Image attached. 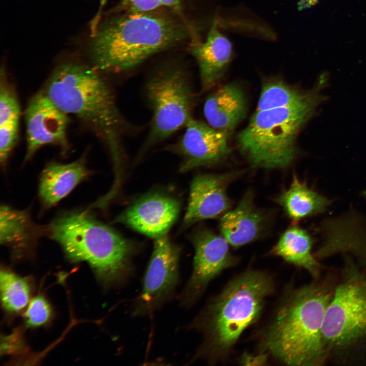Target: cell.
<instances>
[{"mask_svg":"<svg viewBox=\"0 0 366 366\" xmlns=\"http://www.w3.org/2000/svg\"><path fill=\"white\" fill-rule=\"evenodd\" d=\"M203 111L208 125L229 134L246 114L244 93L236 84L221 86L207 97Z\"/></svg>","mask_w":366,"mask_h":366,"instance_id":"obj_16","label":"cell"},{"mask_svg":"<svg viewBox=\"0 0 366 366\" xmlns=\"http://www.w3.org/2000/svg\"><path fill=\"white\" fill-rule=\"evenodd\" d=\"M47 231L70 260L87 262L104 285L121 283L131 273L133 244L87 211L62 216Z\"/></svg>","mask_w":366,"mask_h":366,"instance_id":"obj_6","label":"cell"},{"mask_svg":"<svg viewBox=\"0 0 366 366\" xmlns=\"http://www.w3.org/2000/svg\"><path fill=\"white\" fill-rule=\"evenodd\" d=\"M264 218L255 206L253 195L249 191L238 205L222 217L220 228L222 236L234 247L255 240L263 230Z\"/></svg>","mask_w":366,"mask_h":366,"instance_id":"obj_17","label":"cell"},{"mask_svg":"<svg viewBox=\"0 0 366 366\" xmlns=\"http://www.w3.org/2000/svg\"><path fill=\"white\" fill-rule=\"evenodd\" d=\"M338 279L329 272L292 290L265 330L260 352L289 365L327 364L322 328Z\"/></svg>","mask_w":366,"mask_h":366,"instance_id":"obj_1","label":"cell"},{"mask_svg":"<svg viewBox=\"0 0 366 366\" xmlns=\"http://www.w3.org/2000/svg\"><path fill=\"white\" fill-rule=\"evenodd\" d=\"M320 103L256 110L237 136L240 150L253 167H288L296 155L298 132Z\"/></svg>","mask_w":366,"mask_h":366,"instance_id":"obj_7","label":"cell"},{"mask_svg":"<svg viewBox=\"0 0 366 366\" xmlns=\"http://www.w3.org/2000/svg\"><path fill=\"white\" fill-rule=\"evenodd\" d=\"M179 210L180 204L176 199L162 194L154 193L131 204L115 219L114 222L155 239L167 234Z\"/></svg>","mask_w":366,"mask_h":366,"instance_id":"obj_13","label":"cell"},{"mask_svg":"<svg viewBox=\"0 0 366 366\" xmlns=\"http://www.w3.org/2000/svg\"><path fill=\"white\" fill-rule=\"evenodd\" d=\"M144 91L152 118L140 156L186 126L192 118L195 98L187 73L175 66L161 68L152 74Z\"/></svg>","mask_w":366,"mask_h":366,"instance_id":"obj_8","label":"cell"},{"mask_svg":"<svg viewBox=\"0 0 366 366\" xmlns=\"http://www.w3.org/2000/svg\"><path fill=\"white\" fill-rule=\"evenodd\" d=\"M52 315L51 308L46 299L39 295L28 303L24 318L28 326L37 327L46 323Z\"/></svg>","mask_w":366,"mask_h":366,"instance_id":"obj_25","label":"cell"},{"mask_svg":"<svg viewBox=\"0 0 366 366\" xmlns=\"http://www.w3.org/2000/svg\"><path fill=\"white\" fill-rule=\"evenodd\" d=\"M237 175L236 172H230L196 176L190 186L184 225L187 226L201 220L217 218L228 211L231 203L227 189Z\"/></svg>","mask_w":366,"mask_h":366,"instance_id":"obj_14","label":"cell"},{"mask_svg":"<svg viewBox=\"0 0 366 366\" xmlns=\"http://www.w3.org/2000/svg\"><path fill=\"white\" fill-rule=\"evenodd\" d=\"M160 0H121L120 8L126 12H150L162 6Z\"/></svg>","mask_w":366,"mask_h":366,"instance_id":"obj_27","label":"cell"},{"mask_svg":"<svg viewBox=\"0 0 366 366\" xmlns=\"http://www.w3.org/2000/svg\"><path fill=\"white\" fill-rule=\"evenodd\" d=\"M278 200L288 217L296 222L323 214L332 203V200L310 187L295 175L289 188L281 194Z\"/></svg>","mask_w":366,"mask_h":366,"instance_id":"obj_20","label":"cell"},{"mask_svg":"<svg viewBox=\"0 0 366 366\" xmlns=\"http://www.w3.org/2000/svg\"><path fill=\"white\" fill-rule=\"evenodd\" d=\"M98 71L77 63L63 64L54 71L44 92L60 110L77 117L102 138L109 149L115 176L120 177L121 138L126 121Z\"/></svg>","mask_w":366,"mask_h":366,"instance_id":"obj_3","label":"cell"},{"mask_svg":"<svg viewBox=\"0 0 366 366\" xmlns=\"http://www.w3.org/2000/svg\"><path fill=\"white\" fill-rule=\"evenodd\" d=\"M179 249L167 234L155 239L142 291L133 314L146 315L158 308L171 295L178 280Z\"/></svg>","mask_w":366,"mask_h":366,"instance_id":"obj_9","label":"cell"},{"mask_svg":"<svg viewBox=\"0 0 366 366\" xmlns=\"http://www.w3.org/2000/svg\"><path fill=\"white\" fill-rule=\"evenodd\" d=\"M0 287L2 303L7 311L17 313L28 304L30 288L25 278L3 269L0 273Z\"/></svg>","mask_w":366,"mask_h":366,"instance_id":"obj_23","label":"cell"},{"mask_svg":"<svg viewBox=\"0 0 366 366\" xmlns=\"http://www.w3.org/2000/svg\"><path fill=\"white\" fill-rule=\"evenodd\" d=\"M34 228L28 212L3 205L0 210V241L15 251L26 248Z\"/></svg>","mask_w":366,"mask_h":366,"instance_id":"obj_22","label":"cell"},{"mask_svg":"<svg viewBox=\"0 0 366 366\" xmlns=\"http://www.w3.org/2000/svg\"><path fill=\"white\" fill-rule=\"evenodd\" d=\"M89 175L84 157L68 164L49 163L40 179L39 195L42 203L46 207L54 205Z\"/></svg>","mask_w":366,"mask_h":366,"instance_id":"obj_18","label":"cell"},{"mask_svg":"<svg viewBox=\"0 0 366 366\" xmlns=\"http://www.w3.org/2000/svg\"><path fill=\"white\" fill-rule=\"evenodd\" d=\"M343 256L322 328L327 363L366 366V270Z\"/></svg>","mask_w":366,"mask_h":366,"instance_id":"obj_5","label":"cell"},{"mask_svg":"<svg viewBox=\"0 0 366 366\" xmlns=\"http://www.w3.org/2000/svg\"><path fill=\"white\" fill-rule=\"evenodd\" d=\"M20 109L16 94L1 71L0 83V126L19 123Z\"/></svg>","mask_w":366,"mask_h":366,"instance_id":"obj_24","label":"cell"},{"mask_svg":"<svg viewBox=\"0 0 366 366\" xmlns=\"http://www.w3.org/2000/svg\"><path fill=\"white\" fill-rule=\"evenodd\" d=\"M273 290L271 277L259 270L249 269L232 279L193 322L204 338L195 358L212 362L227 355L259 318Z\"/></svg>","mask_w":366,"mask_h":366,"instance_id":"obj_4","label":"cell"},{"mask_svg":"<svg viewBox=\"0 0 366 366\" xmlns=\"http://www.w3.org/2000/svg\"><path fill=\"white\" fill-rule=\"evenodd\" d=\"M27 149L24 160H29L46 145L59 146L66 153L68 149V114L56 106L44 91L29 100L25 113Z\"/></svg>","mask_w":366,"mask_h":366,"instance_id":"obj_12","label":"cell"},{"mask_svg":"<svg viewBox=\"0 0 366 366\" xmlns=\"http://www.w3.org/2000/svg\"><path fill=\"white\" fill-rule=\"evenodd\" d=\"M363 195L366 196V190L363 192Z\"/></svg>","mask_w":366,"mask_h":366,"instance_id":"obj_30","label":"cell"},{"mask_svg":"<svg viewBox=\"0 0 366 366\" xmlns=\"http://www.w3.org/2000/svg\"><path fill=\"white\" fill-rule=\"evenodd\" d=\"M268 355L262 352L259 354L244 353L240 357L239 362L245 365H264L268 361Z\"/></svg>","mask_w":366,"mask_h":366,"instance_id":"obj_28","label":"cell"},{"mask_svg":"<svg viewBox=\"0 0 366 366\" xmlns=\"http://www.w3.org/2000/svg\"><path fill=\"white\" fill-rule=\"evenodd\" d=\"M19 123L0 126V160L4 166L18 136Z\"/></svg>","mask_w":366,"mask_h":366,"instance_id":"obj_26","label":"cell"},{"mask_svg":"<svg viewBox=\"0 0 366 366\" xmlns=\"http://www.w3.org/2000/svg\"><path fill=\"white\" fill-rule=\"evenodd\" d=\"M178 17L156 12H126L103 24L92 41L90 55L98 71L121 72L189 36Z\"/></svg>","mask_w":366,"mask_h":366,"instance_id":"obj_2","label":"cell"},{"mask_svg":"<svg viewBox=\"0 0 366 366\" xmlns=\"http://www.w3.org/2000/svg\"><path fill=\"white\" fill-rule=\"evenodd\" d=\"M185 127V133L179 140L166 147V150L181 158L180 172L215 164L229 154L227 133L193 118Z\"/></svg>","mask_w":366,"mask_h":366,"instance_id":"obj_11","label":"cell"},{"mask_svg":"<svg viewBox=\"0 0 366 366\" xmlns=\"http://www.w3.org/2000/svg\"><path fill=\"white\" fill-rule=\"evenodd\" d=\"M217 24L214 21L204 41L195 38L190 46L198 66L203 91L212 87L221 79L233 56L232 42L221 32Z\"/></svg>","mask_w":366,"mask_h":366,"instance_id":"obj_15","label":"cell"},{"mask_svg":"<svg viewBox=\"0 0 366 366\" xmlns=\"http://www.w3.org/2000/svg\"><path fill=\"white\" fill-rule=\"evenodd\" d=\"M325 80L321 77L314 89L303 92L282 81L267 82L262 86L257 110L321 103L324 97L320 91L325 85Z\"/></svg>","mask_w":366,"mask_h":366,"instance_id":"obj_21","label":"cell"},{"mask_svg":"<svg viewBox=\"0 0 366 366\" xmlns=\"http://www.w3.org/2000/svg\"><path fill=\"white\" fill-rule=\"evenodd\" d=\"M162 5L171 9L174 13L180 15L181 12L180 0H160Z\"/></svg>","mask_w":366,"mask_h":366,"instance_id":"obj_29","label":"cell"},{"mask_svg":"<svg viewBox=\"0 0 366 366\" xmlns=\"http://www.w3.org/2000/svg\"><path fill=\"white\" fill-rule=\"evenodd\" d=\"M193 241V272L180 297L181 304L186 307L195 303L211 280L238 262L230 253L229 243L223 236L202 230L196 234Z\"/></svg>","mask_w":366,"mask_h":366,"instance_id":"obj_10","label":"cell"},{"mask_svg":"<svg viewBox=\"0 0 366 366\" xmlns=\"http://www.w3.org/2000/svg\"><path fill=\"white\" fill-rule=\"evenodd\" d=\"M314 240L306 230L294 226L280 237L272 253L285 261L306 270L313 280L322 277V266L313 252Z\"/></svg>","mask_w":366,"mask_h":366,"instance_id":"obj_19","label":"cell"}]
</instances>
